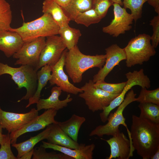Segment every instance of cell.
<instances>
[{
    "instance_id": "1",
    "label": "cell",
    "mask_w": 159,
    "mask_h": 159,
    "mask_svg": "<svg viewBox=\"0 0 159 159\" xmlns=\"http://www.w3.org/2000/svg\"><path fill=\"white\" fill-rule=\"evenodd\" d=\"M133 147L143 159H149L159 148V123L132 116L130 131Z\"/></svg>"
},
{
    "instance_id": "2",
    "label": "cell",
    "mask_w": 159,
    "mask_h": 159,
    "mask_svg": "<svg viewBox=\"0 0 159 159\" xmlns=\"http://www.w3.org/2000/svg\"><path fill=\"white\" fill-rule=\"evenodd\" d=\"M105 55H86L82 53L77 45L67 51L64 66L69 77L73 83L80 82L83 74L87 70L94 67L100 69L104 65Z\"/></svg>"
},
{
    "instance_id": "3",
    "label": "cell",
    "mask_w": 159,
    "mask_h": 159,
    "mask_svg": "<svg viewBox=\"0 0 159 159\" xmlns=\"http://www.w3.org/2000/svg\"><path fill=\"white\" fill-rule=\"evenodd\" d=\"M60 27L49 14L44 13L41 17L32 21L24 22L17 28L11 27L9 31L18 33L24 42L39 37H47L58 34Z\"/></svg>"
},
{
    "instance_id": "4",
    "label": "cell",
    "mask_w": 159,
    "mask_h": 159,
    "mask_svg": "<svg viewBox=\"0 0 159 159\" xmlns=\"http://www.w3.org/2000/svg\"><path fill=\"white\" fill-rule=\"evenodd\" d=\"M37 71L35 68L27 65L16 68L0 62V76L6 74L9 75L17 85L18 89L24 87L26 89L25 95L17 102L29 100L34 94L37 83Z\"/></svg>"
},
{
    "instance_id": "5",
    "label": "cell",
    "mask_w": 159,
    "mask_h": 159,
    "mask_svg": "<svg viewBox=\"0 0 159 159\" xmlns=\"http://www.w3.org/2000/svg\"><path fill=\"white\" fill-rule=\"evenodd\" d=\"M136 94L132 89L126 94L123 101L118 106L116 111L113 113H110L107 120V122L105 125H100L96 127L89 134L92 137L96 135L102 137L104 135L113 136L120 130L119 125H122L126 128L129 139L132 144L130 131L128 129L123 115V112L126 107L132 102L136 101Z\"/></svg>"
},
{
    "instance_id": "6",
    "label": "cell",
    "mask_w": 159,
    "mask_h": 159,
    "mask_svg": "<svg viewBox=\"0 0 159 159\" xmlns=\"http://www.w3.org/2000/svg\"><path fill=\"white\" fill-rule=\"evenodd\" d=\"M150 36L143 34L132 39L124 49L128 67L136 64L142 65L155 55L156 51L150 42Z\"/></svg>"
},
{
    "instance_id": "7",
    "label": "cell",
    "mask_w": 159,
    "mask_h": 159,
    "mask_svg": "<svg viewBox=\"0 0 159 159\" xmlns=\"http://www.w3.org/2000/svg\"><path fill=\"white\" fill-rule=\"evenodd\" d=\"M94 82L90 80L81 88L83 90L79 96L83 99L88 109L92 112L102 110L120 93H111L94 86Z\"/></svg>"
},
{
    "instance_id": "8",
    "label": "cell",
    "mask_w": 159,
    "mask_h": 159,
    "mask_svg": "<svg viewBox=\"0 0 159 159\" xmlns=\"http://www.w3.org/2000/svg\"><path fill=\"white\" fill-rule=\"evenodd\" d=\"M46 40V37H41L24 42L21 48L12 56L17 59L14 64L27 65L36 69Z\"/></svg>"
},
{
    "instance_id": "9",
    "label": "cell",
    "mask_w": 159,
    "mask_h": 159,
    "mask_svg": "<svg viewBox=\"0 0 159 159\" xmlns=\"http://www.w3.org/2000/svg\"><path fill=\"white\" fill-rule=\"evenodd\" d=\"M45 45L41 53L38 71L45 65L52 66L59 60L66 47L59 36L54 35L46 37Z\"/></svg>"
},
{
    "instance_id": "10",
    "label": "cell",
    "mask_w": 159,
    "mask_h": 159,
    "mask_svg": "<svg viewBox=\"0 0 159 159\" xmlns=\"http://www.w3.org/2000/svg\"><path fill=\"white\" fill-rule=\"evenodd\" d=\"M113 5L114 18L109 25L103 27L102 31L113 37H117L132 28L131 24L134 19L132 15L128 13L126 9L122 7L119 4L114 3Z\"/></svg>"
},
{
    "instance_id": "11",
    "label": "cell",
    "mask_w": 159,
    "mask_h": 159,
    "mask_svg": "<svg viewBox=\"0 0 159 159\" xmlns=\"http://www.w3.org/2000/svg\"><path fill=\"white\" fill-rule=\"evenodd\" d=\"M57 111L50 109L38 115L24 126L10 134L11 144L16 143L18 138L27 132L37 131L43 129L52 123H57L55 119Z\"/></svg>"
},
{
    "instance_id": "12",
    "label": "cell",
    "mask_w": 159,
    "mask_h": 159,
    "mask_svg": "<svg viewBox=\"0 0 159 159\" xmlns=\"http://www.w3.org/2000/svg\"><path fill=\"white\" fill-rule=\"evenodd\" d=\"M67 51V49H66L63 52L58 62L54 65L51 66V77L49 81L51 85H56L61 88L62 91L76 95L82 92L83 90L81 88L75 87L69 82L68 77L64 70L65 58Z\"/></svg>"
},
{
    "instance_id": "13",
    "label": "cell",
    "mask_w": 159,
    "mask_h": 159,
    "mask_svg": "<svg viewBox=\"0 0 159 159\" xmlns=\"http://www.w3.org/2000/svg\"><path fill=\"white\" fill-rule=\"evenodd\" d=\"M38 115V111L34 108L28 112L19 113L6 112L0 107V123L3 128L9 133L19 129Z\"/></svg>"
},
{
    "instance_id": "14",
    "label": "cell",
    "mask_w": 159,
    "mask_h": 159,
    "mask_svg": "<svg viewBox=\"0 0 159 159\" xmlns=\"http://www.w3.org/2000/svg\"><path fill=\"white\" fill-rule=\"evenodd\" d=\"M106 59L104 65L100 69L93 77L92 81L97 82L105 81V80L116 65L121 61L125 60L126 55L124 48L120 47L116 44H113L105 49Z\"/></svg>"
},
{
    "instance_id": "15",
    "label": "cell",
    "mask_w": 159,
    "mask_h": 159,
    "mask_svg": "<svg viewBox=\"0 0 159 159\" xmlns=\"http://www.w3.org/2000/svg\"><path fill=\"white\" fill-rule=\"evenodd\" d=\"M103 140L110 147V155L106 159H129L133 156L135 150L132 145L129 139L120 131L109 139Z\"/></svg>"
},
{
    "instance_id": "16",
    "label": "cell",
    "mask_w": 159,
    "mask_h": 159,
    "mask_svg": "<svg viewBox=\"0 0 159 159\" xmlns=\"http://www.w3.org/2000/svg\"><path fill=\"white\" fill-rule=\"evenodd\" d=\"M127 79L126 83L120 95L114 99L115 103L120 105L124 100L127 92L133 87L139 85L141 87L149 88L151 86L149 78L145 74L143 69L139 71L134 70L129 72L125 74Z\"/></svg>"
},
{
    "instance_id": "17",
    "label": "cell",
    "mask_w": 159,
    "mask_h": 159,
    "mask_svg": "<svg viewBox=\"0 0 159 159\" xmlns=\"http://www.w3.org/2000/svg\"><path fill=\"white\" fill-rule=\"evenodd\" d=\"M41 146L46 149L49 148L57 151L69 156L73 159H92L93 151L95 148L93 143L86 145L85 144H80L79 147L73 149L59 145L52 144L42 141Z\"/></svg>"
},
{
    "instance_id": "18",
    "label": "cell",
    "mask_w": 159,
    "mask_h": 159,
    "mask_svg": "<svg viewBox=\"0 0 159 159\" xmlns=\"http://www.w3.org/2000/svg\"><path fill=\"white\" fill-rule=\"evenodd\" d=\"M24 42L17 32L9 30L0 32V51L7 57L12 56L21 48Z\"/></svg>"
},
{
    "instance_id": "19",
    "label": "cell",
    "mask_w": 159,
    "mask_h": 159,
    "mask_svg": "<svg viewBox=\"0 0 159 159\" xmlns=\"http://www.w3.org/2000/svg\"><path fill=\"white\" fill-rule=\"evenodd\" d=\"M62 91L59 87H53L51 91V94L48 98L46 99L40 98L36 103L37 110L39 111L43 109H53L58 111L66 107L73 99L69 94L65 99L60 100L59 97Z\"/></svg>"
},
{
    "instance_id": "20",
    "label": "cell",
    "mask_w": 159,
    "mask_h": 159,
    "mask_svg": "<svg viewBox=\"0 0 159 159\" xmlns=\"http://www.w3.org/2000/svg\"><path fill=\"white\" fill-rule=\"evenodd\" d=\"M50 125V129L47 139V142L73 149L79 147L80 144L70 137L57 123Z\"/></svg>"
},
{
    "instance_id": "21",
    "label": "cell",
    "mask_w": 159,
    "mask_h": 159,
    "mask_svg": "<svg viewBox=\"0 0 159 159\" xmlns=\"http://www.w3.org/2000/svg\"><path fill=\"white\" fill-rule=\"evenodd\" d=\"M42 12L50 14L60 28L69 25L71 21L62 8L54 0H44L42 3Z\"/></svg>"
},
{
    "instance_id": "22",
    "label": "cell",
    "mask_w": 159,
    "mask_h": 159,
    "mask_svg": "<svg viewBox=\"0 0 159 159\" xmlns=\"http://www.w3.org/2000/svg\"><path fill=\"white\" fill-rule=\"evenodd\" d=\"M85 121V117L74 114L68 120L63 122L57 121V123L72 140L77 142L79 131Z\"/></svg>"
},
{
    "instance_id": "23",
    "label": "cell",
    "mask_w": 159,
    "mask_h": 159,
    "mask_svg": "<svg viewBox=\"0 0 159 159\" xmlns=\"http://www.w3.org/2000/svg\"><path fill=\"white\" fill-rule=\"evenodd\" d=\"M50 125L47 126L45 130L37 135L31 137L29 139L22 142L12 144L17 151V158H20L25 153L34 149L35 145L39 142L47 139L50 131Z\"/></svg>"
},
{
    "instance_id": "24",
    "label": "cell",
    "mask_w": 159,
    "mask_h": 159,
    "mask_svg": "<svg viewBox=\"0 0 159 159\" xmlns=\"http://www.w3.org/2000/svg\"><path fill=\"white\" fill-rule=\"evenodd\" d=\"M41 68V69L37 71V83L36 92L33 96L29 99V102L26 107V108L37 103L40 98L42 89L51 78V68L50 66L45 65Z\"/></svg>"
},
{
    "instance_id": "25",
    "label": "cell",
    "mask_w": 159,
    "mask_h": 159,
    "mask_svg": "<svg viewBox=\"0 0 159 159\" xmlns=\"http://www.w3.org/2000/svg\"><path fill=\"white\" fill-rule=\"evenodd\" d=\"M94 0H71L67 6L62 7L70 20L74 21L78 14L93 8Z\"/></svg>"
},
{
    "instance_id": "26",
    "label": "cell",
    "mask_w": 159,
    "mask_h": 159,
    "mask_svg": "<svg viewBox=\"0 0 159 159\" xmlns=\"http://www.w3.org/2000/svg\"><path fill=\"white\" fill-rule=\"evenodd\" d=\"M58 34L68 50L77 45L80 37L82 35L79 29L71 27L69 25L60 28Z\"/></svg>"
},
{
    "instance_id": "27",
    "label": "cell",
    "mask_w": 159,
    "mask_h": 159,
    "mask_svg": "<svg viewBox=\"0 0 159 159\" xmlns=\"http://www.w3.org/2000/svg\"><path fill=\"white\" fill-rule=\"evenodd\" d=\"M139 117L156 123H159V105L151 103H140Z\"/></svg>"
},
{
    "instance_id": "28",
    "label": "cell",
    "mask_w": 159,
    "mask_h": 159,
    "mask_svg": "<svg viewBox=\"0 0 159 159\" xmlns=\"http://www.w3.org/2000/svg\"><path fill=\"white\" fill-rule=\"evenodd\" d=\"M12 19L10 5L6 0H0V32L9 30Z\"/></svg>"
},
{
    "instance_id": "29",
    "label": "cell",
    "mask_w": 159,
    "mask_h": 159,
    "mask_svg": "<svg viewBox=\"0 0 159 159\" xmlns=\"http://www.w3.org/2000/svg\"><path fill=\"white\" fill-rule=\"evenodd\" d=\"M101 19L93 8L78 14L74 21L77 24L87 27L92 24L99 23Z\"/></svg>"
},
{
    "instance_id": "30",
    "label": "cell",
    "mask_w": 159,
    "mask_h": 159,
    "mask_svg": "<svg viewBox=\"0 0 159 159\" xmlns=\"http://www.w3.org/2000/svg\"><path fill=\"white\" fill-rule=\"evenodd\" d=\"M148 0H123V8L128 9L131 11L134 20L136 22L142 17L143 4Z\"/></svg>"
},
{
    "instance_id": "31",
    "label": "cell",
    "mask_w": 159,
    "mask_h": 159,
    "mask_svg": "<svg viewBox=\"0 0 159 159\" xmlns=\"http://www.w3.org/2000/svg\"><path fill=\"white\" fill-rule=\"evenodd\" d=\"M136 101L142 103H151L159 105V88L148 90L145 87H141Z\"/></svg>"
},
{
    "instance_id": "32",
    "label": "cell",
    "mask_w": 159,
    "mask_h": 159,
    "mask_svg": "<svg viewBox=\"0 0 159 159\" xmlns=\"http://www.w3.org/2000/svg\"><path fill=\"white\" fill-rule=\"evenodd\" d=\"M46 148L41 146L34 148L32 159H73L63 153L55 152H47Z\"/></svg>"
},
{
    "instance_id": "33",
    "label": "cell",
    "mask_w": 159,
    "mask_h": 159,
    "mask_svg": "<svg viewBox=\"0 0 159 159\" xmlns=\"http://www.w3.org/2000/svg\"><path fill=\"white\" fill-rule=\"evenodd\" d=\"M126 83V82L117 83H110L105 81H99L94 83L95 87L111 93H120Z\"/></svg>"
},
{
    "instance_id": "34",
    "label": "cell",
    "mask_w": 159,
    "mask_h": 159,
    "mask_svg": "<svg viewBox=\"0 0 159 159\" xmlns=\"http://www.w3.org/2000/svg\"><path fill=\"white\" fill-rule=\"evenodd\" d=\"M10 133L6 134L0 148V159H17L12 153L11 147Z\"/></svg>"
},
{
    "instance_id": "35",
    "label": "cell",
    "mask_w": 159,
    "mask_h": 159,
    "mask_svg": "<svg viewBox=\"0 0 159 159\" xmlns=\"http://www.w3.org/2000/svg\"><path fill=\"white\" fill-rule=\"evenodd\" d=\"M113 4L112 0H94L93 9L102 19L105 16L109 8Z\"/></svg>"
},
{
    "instance_id": "36",
    "label": "cell",
    "mask_w": 159,
    "mask_h": 159,
    "mask_svg": "<svg viewBox=\"0 0 159 159\" xmlns=\"http://www.w3.org/2000/svg\"><path fill=\"white\" fill-rule=\"evenodd\" d=\"M150 22V24L152 26L153 30V34L150 38L151 44L155 48L159 43V15L154 16Z\"/></svg>"
},
{
    "instance_id": "37",
    "label": "cell",
    "mask_w": 159,
    "mask_h": 159,
    "mask_svg": "<svg viewBox=\"0 0 159 159\" xmlns=\"http://www.w3.org/2000/svg\"><path fill=\"white\" fill-rule=\"evenodd\" d=\"M149 4L153 7L155 11L159 15V0H148Z\"/></svg>"
},
{
    "instance_id": "38",
    "label": "cell",
    "mask_w": 159,
    "mask_h": 159,
    "mask_svg": "<svg viewBox=\"0 0 159 159\" xmlns=\"http://www.w3.org/2000/svg\"><path fill=\"white\" fill-rule=\"evenodd\" d=\"M71 0H54L62 7H64L68 5Z\"/></svg>"
},
{
    "instance_id": "39",
    "label": "cell",
    "mask_w": 159,
    "mask_h": 159,
    "mask_svg": "<svg viewBox=\"0 0 159 159\" xmlns=\"http://www.w3.org/2000/svg\"><path fill=\"white\" fill-rule=\"evenodd\" d=\"M34 148L23 154L19 159H31L33 156Z\"/></svg>"
},
{
    "instance_id": "40",
    "label": "cell",
    "mask_w": 159,
    "mask_h": 159,
    "mask_svg": "<svg viewBox=\"0 0 159 159\" xmlns=\"http://www.w3.org/2000/svg\"><path fill=\"white\" fill-rule=\"evenodd\" d=\"M151 159H159V148L156 152L151 157Z\"/></svg>"
},
{
    "instance_id": "41",
    "label": "cell",
    "mask_w": 159,
    "mask_h": 159,
    "mask_svg": "<svg viewBox=\"0 0 159 159\" xmlns=\"http://www.w3.org/2000/svg\"><path fill=\"white\" fill-rule=\"evenodd\" d=\"M6 136V135L2 133V131H0V145L3 142Z\"/></svg>"
},
{
    "instance_id": "42",
    "label": "cell",
    "mask_w": 159,
    "mask_h": 159,
    "mask_svg": "<svg viewBox=\"0 0 159 159\" xmlns=\"http://www.w3.org/2000/svg\"><path fill=\"white\" fill-rule=\"evenodd\" d=\"M114 3H117L119 4L121 6H123L122 0H112Z\"/></svg>"
},
{
    "instance_id": "43",
    "label": "cell",
    "mask_w": 159,
    "mask_h": 159,
    "mask_svg": "<svg viewBox=\"0 0 159 159\" xmlns=\"http://www.w3.org/2000/svg\"><path fill=\"white\" fill-rule=\"evenodd\" d=\"M2 127L1 126V125L0 124V131H2Z\"/></svg>"
}]
</instances>
